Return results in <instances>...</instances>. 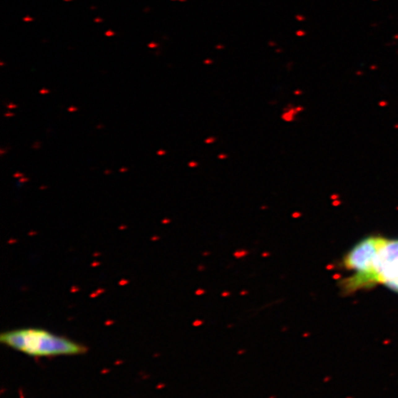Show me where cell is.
I'll return each instance as SVG.
<instances>
[{
    "mask_svg": "<svg viewBox=\"0 0 398 398\" xmlns=\"http://www.w3.org/2000/svg\"><path fill=\"white\" fill-rule=\"evenodd\" d=\"M377 282L398 293V240L384 239L374 261Z\"/></svg>",
    "mask_w": 398,
    "mask_h": 398,
    "instance_id": "cell-3",
    "label": "cell"
},
{
    "mask_svg": "<svg viewBox=\"0 0 398 398\" xmlns=\"http://www.w3.org/2000/svg\"><path fill=\"white\" fill-rule=\"evenodd\" d=\"M385 238L369 236L358 243L343 257L341 266L353 274L340 282L344 294L368 290L378 285L374 272V261Z\"/></svg>",
    "mask_w": 398,
    "mask_h": 398,
    "instance_id": "cell-2",
    "label": "cell"
},
{
    "mask_svg": "<svg viewBox=\"0 0 398 398\" xmlns=\"http://www.w3.org/2000/svg\"><path fill=\"white\" fill-rule=\"evenodd\" d=\"M0 342L33 357L76 356L88 351L79 343L39 328L6 331L0 335Z\"/></svg>",
    "mask_w": 398,
    "mask_h": 398,
    "instance_id": "cell-1",
    "label": "cell"
}]
</instances>
